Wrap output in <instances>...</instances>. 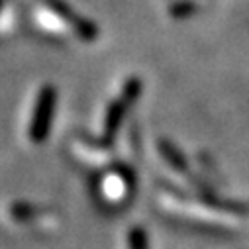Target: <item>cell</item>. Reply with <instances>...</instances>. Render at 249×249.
I'll list each match as a JSON object with an SVG mask.
<instances>
[{
  "mask_svg": "<svg viewBox=\"0 0 249 249\" xmlns=\"http://www.w3.org/2000/svg\"><path fill=\"white\" fill-rule=\"evenodd\" d=\"M43 4H45L53 14H57L61 20H65L81 39H85V41H94V39L98 37V28H96V24L90 22V20H87V18L81 16L79 12H75L73 6L67 4L65 0H43Z\"/></svg>",
  "mask_w": 249,
  "mask_h": 249,
  "instance_id": "1",
  "label": "cell"
},
{
  "mask_svg": "<svg viewBox=\"0 0 249 249\" xmlns=\"http://www.w3.org/2000/svg\"><path fill=\"white\" fill-rule=\"evenodd\" d=\"M196 2H193V0H177L175 4H171L169 8V14L173 18H189L191 14L196 12Z\"/></svg>",
  "mask_w": 249,
  "mask_h": 249,
  "instance_id": "2",
  "label": "cell"
}]
</instances>
